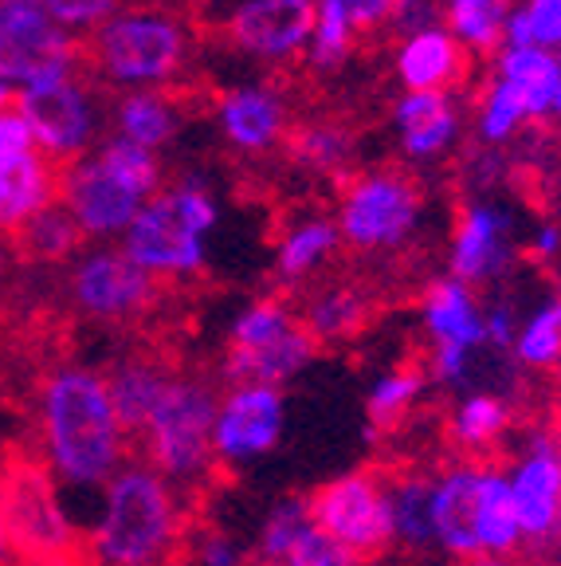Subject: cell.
I'll use <instances>...</instances> for the list:
<instances>
[{"label": "cell", "mask_w": 561, "mask_h": 566, "mask_svg": "<svg viewBox=\"0 0 561 566\" xmlns=\"http://www.w3.org/2000/svg\"><path fill=\"white\" fill-rule=\"evenodd\" d=\"M35 433L52 480L83 500H95L130 452V429L110 398V381L87 363H60L44 374L35 394Z\"/></svg>", "instance_id": "6da1fadb"}, {"label": "cell", "mask_w": 561, "mask_h": 566, "mask_svg": "<svg viewBox=\"0 0 561 566\" xmlns=\"http://www.w3.org/2000/svg\"><path fill=\"white\" fill-rule=\"evenodd\" d=\"M189 539L184 492L146 460H126L95 492L87 520L91 558L98 566H169Z\"/></svg>", "instance_id": "7a4b0ae2"}, {"label": "cell", "mask_w": 561, "mask_h": 566, "mask_svg": "<svg viewBox=\"0 0 561 566\" xmlns=\"http://www.w3.org/2000/svg\"><path fill=\"white\" fill-rule=\"evenodd\" d=\"M80 52L83 71L98 75L106 87H169L181 80L189 60V28L158 4H126L91 28L87 40H80Z\"/></svg>", "instance_id": "3957f363"}, {"label": "cell", "mask_w": 561, "mask_h": 566, "mask_svg": "<svg viewBox=\"0 0 561 566\" xmlns=\"http://www.w3.org/2000/svg\"><path fill=\"white\" fill-rule=\"evenodd\" d=\"M220 224V205L197 177L161 186L118 237L123 252L149 275L169 283L193 280L209 264V240Z\"/></svg>", "instance_id": "277c9868"}, {"label": "cell", "mask_w": 561, "mask_h": 566, "mask_svg": "<svg viewBox=\"0 0 561 566\" xmlns=\"http://www.w3.org/2000/svg\"><path fill=\"white\" fill-rule=\"evenodd\" d=\"M220 389L201 374H173L161 401L138 424L141 460L154 464L181 492H193L216 469L212 421H216Z\"/></svg>", "instance_id": "5b68a950"}, {"label": "cell", "mask_w": 561, "mask_h": 566, "mask_svg": "<svg viewBox=\"0 0 561 566\" xmlns=\"http://www.w3.org/2000/svg\"><path fill=\"white\" fill-rule=\"evenodd\" d=\"M322 346L307 331L303 315L290 303L264 295L252 300L232 315L224 335V378L229 381H264V386H287L315 363Z\"/></svg>", "instance_id": "8992f818"}, {"label": "cell", "mask_w": 561, "mask_h": 566, "mask_svg": "<svg viewBox=\"0 0 561 566\" xmlns=\"http://www.w3.org/2000/svg\"><path fill=\"white\" fill-rule=\"evenodd\" d=\"M0 512L9 523L12 558L32 566H63L80 555L83 535L67 512V492L40 464H17L0 480Z\"/></svg>", "instance_id": "52a82bcc"}, {"label": "cell", "mask_w": 561, "mask_h": 566, "mask_svg": "<svg viewBox=\"0 0 561 566\" xmlns=\"http://www.w3.org/2000/svg\"><path fill=\"white\" fill-rule=\"evenodd\" d=\"M334 221L342 232V244L361 256L401 252L424 224V193L401 169H373L350 177Z\"/></svg>", "instance_id": "ba28073f"}, {"label": "cell", "mask_w": 561, "mask_h": 566, "mask_svg": "<svg viewBox=\"0 0 561 566\" xmlns=\"http://www.w3.org/2000/svg\"><path fill=\"white\" fill-rule=\"evenodd\" d=\"M310 500V515L318 527L330 535L338 547H346L353 558H378L393 539V495H389L385 472L353 469L342 476H330L318 484Z\"/></svg>", "instance_id": "9c48e42d"}, {"label": "cell", "mask_w": 561, "mask_h": 566, "mask_svg": "<svg viewBox=\"0 0 561 566\" xmlns=\"http://www.w3.org/2000/svg\"><path fill=\"white\" fill-rule=\"evenodd\" d=\"M158 275L123 252V244L95 240L67 268V300L91 323H130L158 303Z\"/></svg>", "instance_id": "30bf717a"}, {"label": "cell", "mask_w": 561, "mask_h": 566, "mask_svg": "<svg viewBox=\"0 0 561 566\" xmlns=\"http://www.w3.org/2000/svg\"><path fill=\"white\" fill-rule=\"evenodd\" d=\"M287 433V394L264 381H229L216 401L212 452L216 469L244 472L267 460Z\"/></svg>", "instance_id": "8fae6325"}, {"label": "cell", "mask_w": 561, "mask_h": 566, "mask_svg": "<svg viewBox=\"0 0 561 566\" xmlns=\"http://www.w3.org/2000/svg\"><path fill=\"white\" fill-rule=\"evenodd\" d=\"M80 67V40L55 24L44 0H0V80L24 87Z\"/></svg>", "instance_id": "7c38bea8"}, {"label": "cell", "mask_w": 561, "mask_h": 566, "mask_svg": "<svg viewBox=\"0 0 561 566\" xmlns=\"http://www.w3.org/2000/svg\"><path fill=\"white\" fill-rule=\"evenodd\" d=\"M507 484L515 495L522 539L530 547H550L561 539V429L558 424H534L515 457L502 464Z\"/></svg>", "instance_id": "4fadbf2b"}, {"label": "cell", "mask_w": 561, "mask_h": 566, "mask_svg": "<svg viewBox=\"0 0 561 566\" xmlns=\"http://www.w3.org/2000/svg\"><path fill=\"white\" fill-rule=\"evenodd\" d=\"M80 71L71 75H52V80H35L17 87V106L32 123V134L40 150L52 154L55 161H75L87 154V146L98 138V111L91 98L87 83Z\"/></svg>", "instance_id": "5bb4252c"}, {"label": "cell", "mask_w": 561, "mask_h": 566, "mask_svg": "<svg viewBox=\"0 0 561 566\" xmlns=\"http://www.w3.org/2000/svg\"><path fill=\"white\" fill-rule=\"evenodd\" d=\"M60 201L67 205L87 240H118L149 197L134 189L126 177H118L106 161H98L95 154L91 158L83 154L63 166Z\"/></svg>", "instance_id": "9a60e30c"}, {"label": "cell", "mask_w": 561, "mask_h": 566, "mask_svg": "<svg viewBox=\"0 0 561 566\" xmlns=\"http://www.w3.org/2000/svg\"><path fill=\"white\" fill-rule=\"evenodd\" d=\"M515 256L518 240L507 209L491 201H472L459 209L456 229L447 240V275H456L472 287H487L510 272Z\"/></svg>", "instance_id": "2e32d148"}, {"label": "cell", "mask_w": 561, "mask_h": 566, "mask_svg": "<svg viewBox=\"0 0 561 566\" xmlns=\"http://www.w3.org/2000/svg\"><path fill=\"white\" fill-rule=\"evenodd\" d=\"M252 566H361V558L318 527L307 495H283L255 531Z\"/></svg>", "instance_id": "e0dca14e"}, {"label": "cell", "mask_w": 561, "mask_h": 566, "mask_svg": "<svg viewBox=\"0 0 561 566\" xmlns=\"http://www.w3.org/2000/svg\"><path fill=\"white\" fill-rule=\"evenodd\" d=\"M318 0H244L224 20V40L267 63L295 60L315 35Z\"/></svg>", "instance_id": "ac0fdd59"}, {"label": "cell", "mask_w": 561, "mask_h": 566, "mask_svg": "<svg viewBox=\"0 0 561 566\" xmlns=\"http://www.w3.org/2000/svg\"><path fill=\"white\" fill-rule=\"evenodd\" d=\"M421 331L428 350H487L479 287L444 275L421 295Z\"/></svg>", "instance_id": "d6986e66"}, {"label": "cell", "mask_w": 561, "mask_h": 566, "mask_svg": "<svg viewBox=\"0 0 561 566\" xmlns=\"http://www.w3.org/2000/svg\"><path fill=\"white\" fill-rule=\"evenodd\" d=\"M63 161L40 146L0 158V237H17L35 212L60 201Z\"/></svg>", "instance_id": "ffe728a7"}, {"label": "cell", "mask_w": 561, "mask_h": 566, "mask_svg": "<svg viewBox=\"0 0 561 566\" xmlns=\"http://www.w3.org/2000/svg\"><path fill=\"white\" fill-rule=\"evenodd\" d=\"M483 464L475 457L452 460L432 472V527H436V551L452 558H475V484Z\"/></svg>", "instance_id": "44dd1931"}, {"label": "cell", "mask_w": 561, "mask_h": 566, "mask_svg": "<svg viewBox=\"0 0 561 566\" xmlns=\"http://www.w3.org/2000/svg\"><path fill=\"white\" fill-rule=\"evenodd\" d=\"M216 123L224 138L244 154H264L279 146L290 130L287 103L272 87H232L216 98Z\"/></svg>", "instance_id": "7402d4cb"}, {"label": "cell", "mask_w": 561, "mask_h": 566, "mask_svg": "<svg viewBox=\"0 0 561 566\" xmlns=\"http://www.w3.org/2000/svg\"><path fill=\"white\" fill-rule=\"evenodd\" d=\"M393 67L404 91H452L467 80V48L444 24H428L396 44Z\"/></svg>", "instance_id": "603a6c76"}, {"label": "cell", "mask_w": 561, "mask_h": 566, "mask_svg": "<svg viewBox=\"0 0 561 566\" xmlns=\"http://www.w3.org/2000/svg\"><path fill=\"white\" fill-rule=\"evenodd\" d=\"M393 123L404 158L413 161L444 158L459 138V111L452 91H404L393 106Z\"/></svg>", "instance_id": "cb8c5ba5"}, {"label": "cell", "mask_w": 561, "mask_h": 566, "mask_svg": "<svg viewBox=\"0 0 561 566\" xmlns=\"http://www.w3.org/2000/svg\"><path fill=\"white\" fill-rule=\"evenodd\" d=\"M475 558H510L518 547H527L522 539V523H518L515 495L507 484V469L502 464H483L479 484H475Z\"/></svg>", "instance_id": "d4e9b609"}, {"label": "cell", "mask_w": 561, "mask_h": 566, "mask_svg": "<svg viewBox=\"0 0 561 566\" xmlns=\"http://www.w3.org/2000/svg\"><path fill=\"white\" fill-rule=\"evenodd\" d=\"M495 75L510 80L530 106L534 123L561 118V55L542 44H502L495 52Z\"/></svg>", "instance_id": "484cf974"}, {"label": "cell", "mask_w": 561, "mask_h": 566, "mask_svg": "<svg viewBox=\"0 0 561 566\" xmlns=\"http://www.w3.org/2000/svg\"><path fill=\"white\" fill-rule=\"evenodd\" d=\"M515 429V406L499 389H459L456 406L447 413V437L464 457H483L499 449Z\"/></svg>", "instance_id": "4316f807"}, {"label": "cell", "mask_w": 561, "mask_h": 566, "mask_svg": "<svg viewBox=\"0 0 561 566\" xmlns=\"http://www.w3.org/2000/svg\"><path fill=\"white\" fill-rule=\"evenodd\" d=\"M298 315H303V323H307V331L315 335L318 346H346L369 327L373 300L361 292L358 283L334 280L322 283L318 292H310Z\"/></svg>", "instance_id": "83f0119b"}, {"label": "cell", "mask_w": 561, "mask_h": 566, "mask_svg": "<svg viewBox=\"0 0 561 566\" xmlns=\"http://www.w3.org/2000/svg\"><path fill=\"white\" fill-rule=\"evenodd\" d=\"M338 248H342V232L330 217H307V221L290 224L275 244V280L287 287L315 280L322 268L334 264Z\"/></svg>", "instance_id": "f1b7e54d"}, {"label": "cell", "mask_w": 561, "mask_h": 566, "mask_svg": "<svg viewBox=\"0 0 561 566\" xmlns=\"http://www.w3.org/2000/svg\"><path fill=\"white\" fill-rule=\"evenodd\" d=\"M173 366L166 363V358H158V354H126V358H118L110 370H106V381H110V398H115L118 413H123L126 429L130 433H138V424L149 417V409L158 406L161 394L169 389V381H173Z\"/></svg>", "instance_id": "f546056e"}, {"label": "cell", "mask_w": 561, "mask_h": 566, "mask_svg": "<svg viewBox=\"0 0 561 566\" xmlns=\"http://www.w3.org/2000/svg\"><path fill=\"white\" fill-rule=\"evenodd\" d=\"M115 126L123 138H134L149 150H161L181 130V111L177 98H169L161 87L123 91L115 103Z\"/></svg>", "instance_id": "4dcf8cb0"}, {"label": "cell", "mask_w": 561, "mask_h": 566, "mask_svg": "<svg viewBox=\"0 0 561 566\" xmlns=\"http://www.w3.org/2000/svg\"><path fill=\"white\" fill-rule=\"evenodd\" d=\"M432 389V374L424 363H393L385 370H378V378L366 389V413L378 429H393L404 417L413 413L424 401V394Z\"/></svg>", "instance_id": "1f68e13d"}, {"label": "cell", "mask_w": 561, "mask_h": 566, "mask_svg": "<svg viewBox=\"0 0 561 566\" xmlns=\"http://www.w3.org/2000/svg\"><path fill=\"white\" fill-rule=\"evenodd\" d=\"M12 244H17V256L32 260V264H71L83 252L87 237L67 212V205L52 201L12 237Z\"/></svg>", "instance_id": "d6a6232c"}, {"label": "cell", "mask_w": 561, "mask_h": 566, "mask_svg": "<svg viewBox=\"0 0 561 566\" xmlns=\"http://www.w3.org/2000/svg\"><path fill=\"white\" fill-rule=\"evenodd\" d=\"M393 495V539L404 551H436L432 527V472H401L389 480Z\"/></svg>", "instance_id": "836d02e7"}, {"label": "cell", "mask_w": 561, "mask_h": 566, "mask_svg": "<svg viewBox=\"0 0 561 566\" xmlns=\"http://www.w3.org/2000/svg\"><path fill=\"white\" fill-rule=\"evenodd\" d=\"M510 358L522 370H558L561 366V292L550 300L534 303L530 311H522L515 331V343H510Z\"/></svg>", "instance_id": "e575fe53"}, {"label": "cell", "mask_w": 561, "mask_h": 566, "mask_svg": "<svg viewBox=\"0 0 561 566\" xmlns=\"http://www.w3.org/2000/svg\"><path fill=\"white\" fill-rule=\"evenodd\" d=\"M507 17L510 0H444V28L467 52H499L507 44Z\"/></svg>", "instance_id": "d590c367"}, {"label": "cell", "mask_w": 561, "mask_h": 566, "mask_svg": "<svg viewBox=\"0 0 561 566\" xmlns=\"http://www.w3.org/2000/svg\"><path fill=\"white\" fill-rule=\"evenodd\" d=\"M527 123H534V118H530V106L522 98V91L510 80H502V75H495L491 87L483 91L479 98V142L502 146V142L515 138Z\"/></svg>", "instance_id": "8d00e7d4"}, {"label": "cell", "mask_w": 561, "mask_h": 566, "mask_svg": "<svg viewBox=\"0 0 561 566\" xmlns=\"http://www.w3.org/2000/svg\"><path fill=\"white\" fill-rule=\"evenodd\" d=\"M353 32L350 12H346L342 0H318V17H315V35L307 44V63L310 71H334L342 67L353 52Z\"/></svg>", "instance_id": "74e56055"}, {"label": "cell", "mask_w": 561, "mask_h": 566, "mask_svg": "<svg viewBox=\"0 0 561 566\" xmlns=\"http://www.w3.org/2000/svg\"><path fill=\"white\" fill-rule=\"evenodd\" d=\"M95 158L106 161L118 177H126V181H130L134 189H141L146 197L158 193L161 181H166V169H161L158 150H149V146H141V142H134V138H123V134L106 138L103 146H98Z\"/></svg>", "instance_id": "f35d334b"}, {"label": "cell", "mask_w": 561, "mask_h": 566, "mask_svg": "<svg viewBox=\"0 0 561 566\" xmlns=\"http://www.w3.org/2000/svg\"><path fill=\"white\" fill-rule=\"evenodd\" d=\"M507 44H542L561 52V0H527L507 17Z\"/></svg>", "instance_id": "ab89813d"}, {"label": "cell", "mask_w": 561, "mask_h": 566, "mask_svg": "<svg viewBox=\"0 0 561 566\" xmlns=\"http://www.w3.org/2000/svg\"><path fill=\"white\" fill-rule=\"evenodd\" d=\"M290 138V154L310 169H342L350 161V138L338 126H298Z\"/></svg>", "instance_id": "60d3db41"}, {"label": "cell", "mask_w": 561, "mask_h": 566, "mask_svg": "<svg viewBox=\"0 0 561 566\" xmlns=\"http://www.w3.org/2000/svg\"><path fill=\"white\" fill-rule=\"evenodd\" d=\"M184 566H252V551L224 527H201L184 539Z\"/></svg>", "instance_id": "b9f144b4"}, {"label": "cell", "mask_w": 561, "mask_h": 566, "mask_svg": "<svg viewBox=\"0 0 561 566\" xmlns=\"http://www.w3.org/2000/svg\"><path fill=\"white\" fill-rule=\"evenodd\" d=\"M44 4L60 28H67V32H91L106 17H115L123 0H44Z\"/></svg>", "instance_id": "7bdbcfd3"}, {"label": "cell", "mask_w": 561, "mask_h": 566, "mask_svg": "<svg viewBox=\"0 0 561 566\" xmlns=\"http://www.w3.org/2000/svg\"><path fill=\"white\" fill-rule=\"evenodd\" d=\"M518 311L515 295H495V300L483 303V331H487V350L495 354H510V343H515L518 331Z\"/></svg>", "instance_id": "ee69618b"}, {"label": "cell", "mask_w": 561, "mask_h": 566, "mask_svg": "<svg viewBox=\"0 0 561 566\" xmlns=\"http://www.w3.org/2000/svg\"><path fill=\"white\" fill-rule=\"evenodd\" d=\"M32 146H40V142H35L32 123L24 118V111H20L17 103L4 106V111H0V158L24 154V150H32Z\"/></svg>", "instance_id": "f6af8a7d"}, {"label": "cell", "mask_w": 561, "mask_h": 566, "mask_svg": "<svg viewBox=\"0 0 561 566\" xmlns=\"http://www.w3.org/2000/svg\"><path fill=\"white\" fill-rule=\"evenodd\" d=\"M518 256H527L530 264H561V221H542L530 240L518 248Z\"/></svg>", "instance_id": "bcb514c9"}, {"label": "cell", "mask_w": 561, "mask_h": 566, "mask_svg": "<svg viewBox=\"0 0 561 566\" xmlns=\"http://www.w3.org/2000/svg\"><path fill=\"white\" fill-rule=\"evenodd\" d=\"M436 12H440L436 0H396L389 28H393L396 35H413V32H421V28L436 24Z\"/></svg>", "instance_id": "7dc6e473"}, {"label": "cell", "mask_w": 561, "mask_h": 566, "mask_svg": "<svg viewBox=\"0 0 561 566\" xmlns=\"http://www.w3.org/2000/svg\"><path fill=\"white\" fill-rule=\"evenodd\" d=\"M346 12H350V24L358 35L378 32V28H389V17H393L396 0H342Z\"/></svg>", "instance_id": "c3c4849f"}, {"label": "cell", "mask_w": 561, "mask_h": 566, "mask_svg": "<svg viewBox=\"0 0 561 566\" xmlns=\"http://www.w3.org/2000/svg\"><path fill=\"white\" fill-rule=\"evenodd\" d=\"M12 275H17V244L9 237H0V295L12 287Z\"/></svg>", "instance_id": "681fc988"}, {"label": "cell", "mask_w": 561, "mask_h": 566, "mask_svg": "<svg viewBox=\"0 0 561 566\" xmlns=\"http://www.w3.org/2000/svg\"><path fill=\"white\" fill-rule=\"evenodd\" d=\"M12 563V539H9V523H4V512H0V566Z\"/></svg>", "instance_id": "f907efd6"}, {"label": "cell", "mask_w": 561, "mask_h": 566, "mask_svg": "<svg viewBox=\"0 0 561 566\" xmlns=\"http://www.w3.org/2000/svg\"><path fill=\"white\" fill-rule=\"evenodd\" d=\"M12 103H17V83L0 80V111H4V106H12Z\"/></svg>", "instance_id": "816d5d0a"}, {"label": "cell", "mask_w": 561, "mask_h": 566, "mask_svg": "<svg viewBox=\"0 0 561 566\" xmlns=\"http://www.w3.org/2000/svg\"><path fill=\"white\" fill-rule=\"evenodd\" d=\"M459 566H507V558H464V563H459Z\"/></svg>", "instance_id": "f5cc1de1"}, {"label": "cell", "mask_w": 561, "mask_h": 566, "mask_svg": "<svg viewBox=\"0 0 561 566\" xmlns=\"http://www.w3.org/2000/svg\"><path fill=\"white\" fill-rule=\"evenodd\" d=\"M558 189H561V169H558Z\"/></svg>", "instance_id": "db71d44e"}]
</instances>
